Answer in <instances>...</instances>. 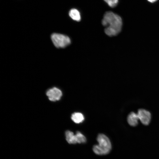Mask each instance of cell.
<instances>
[{
  "label": "cell",
  "mask_w": 159,
  "mask_h": 159,
  "mask_svg": "<svg viewBox=\"0 0 159 159\" xmlns=\"http://www.w3.org/2000/svg\"><path fill=\"white\" fill-rule=\"evenodd\" d=\"M102 23L105 27V33L110 37L115 36L119 34L122 25V20L120 16L111 11H107L104 14Z\"/></svg>",
  "instance_id": "1"
},
{
  "label": "cell",
  "mask_w": 159,
  "mask_h": 159,
  "mask_svg": "<svg viewBox=\"0 0 159 159\" xmlns=\"http://www.w3.org/2000/svg\"><path fill=\"white\" fill-rule=\"evenodd\" d=\"M98 143L94 145L92 148L94 152L98 155L108 154L112 149V145L109 138L103 134H99L97 138Z\"/></svg>",
  "instance_id": "2"
},
{
  "label": "cell",
  "mask_w": 159,
  "mask_h": 159,
  "mask_svg": "<svg viewBox=\"0 0 159 159\" xmlns=\"http://www.w3.org/2000/svg\"><path fill=\"white\" fill-rule=\"evenodd\" d=\"M52 41L57 48H64L71 43L70 38L68 36L62 34L54 33L51 36Z\"/></svg>",
  "instance_id": "3"
},
{
  "label": "cell",
  "mask_w": 159,
  "mask_h": 159,
  "mask_svg": "<svg viewBox=\"0 0 159 159\" xmlns=\"http://www.w3.org/2000/svg\"><path fill=\"white\" fill-rule=\"evenodd\" d=\"M46 95L50 100L54 102L60 99L62 96V92L59 89L54 87L47 91Z\"/></svg>",
  "instance_id": "4"
},
{
  "label": "cell",
  "mask_w": 159,
  "mask_h": 159,
  "mask_svg": "<svg viewBox=\"0 0 159 159\" xmlns=\"http://www.w3.org/2000/svg\"><path fill=\"white\" fill-rule=\"evenodd\" d=\"M137 114L139 120L145 125H148L150 122L151 115L148 110L144 109L138 110Z\"/></svg>",
  "instance_id": "5"
},
{
  "label": "cell",
  "mask_w": 159,
  "mask_h": 159,
  "mask_svg": "<svg viewBox=\"0 0 159 159\" xmlns=\"http://www.w3.org/2000/svg\"><path fill=\"white\" fill-rule=\"evenodd\" d=\"M139 118L137 114L134 112H131L127 117V121L131 126H135L138 124Z\"/></svg>",
  "instance_id": "6"
},
{
  "label": "cell",
  "mask_w": 159,
  "mask_h": 159,
  "mask_svg": "<svg viewBox=\"0 0 159 159\" xmlns=\"http://www.w3.org/2000/svg\"><path fill=\"white\" fill-rule=\"evenodd\" d=\"M66 139L70 144H76L77 143V139L76 134L72 131L67 130L65 132Z\"/></svg>",
  "instance_id": "7"
},
{
  "label": "cell",
  "mask_w": 159,
  "mask_h": 159,
  "mask_svg": "<svg viewBox=\"0 0 159 159\" xmlns=\"http://www.w3.org/2000/svg\"><path fill=\"white\" fill-rule=\"evenodd\" d=\"M69 16L73 20L79 21L81 19L80 13L77 9L72 8L71 9L69 13Z\"/></svg>",
  "instance_id": "8"
},
{
  "label": "cell",
  "mask_w": 159,
  "mask_h": 159,
  "mask_svg": "<svg viewBox=\"0 0 159 159\" xmlns=\"http://www.w3.org/2000/svg\"><path fill=\"white\" fill-rule=\"evenodd\" d=\"M71 118L74 122L78 124L82 122L84 120L85 118L81 113L75 112L72 115Z\"/></svg>",
  "instance_id": "9"
},
{
  "label": "cell",
  "mask_w": 159,
  "mask_h": 159,
  "mask_svg": "<svg viewBox=\"0 0 159 159\" xmlns=\"http://www.w3.org/2000/svg\"><path fill=\"white\" fill-rule=\"evenodd\" d=\"M76 135L77 139V143L83 144L86 142L87 139L80 132L77 131Z\"/></svg>",
  "instance_id": "10"
},
{
  "label": "cell",
  "mask_w": 159,
  "mask_h": 159,
  "mask_svg": "<svg viewBox=\"0 0 159 159\" xmlns=\"http://www.w3.org/2000/svg\"><path fill=\"white\" fill-rule=\"evenodd\" d=\"M110 7L113 8L117 4L118 0H104Z\"/></svg>",
  "instance_id": "11"
},
{
  "label": "cell",
  "mask_w": 159,
  "mask_h": 159,
  "mask_svg": "<svg viewBox=\"0 0 159 159\" xmlns=\"http://www.w3.org/2000/svg\"><path fill=\"white\" fill-rule=\"evenodd\" d=\"M147 0L150 3H152L155 2V1H157V0Z\"/></svg>",
  "instance_id": "12"
}]
</instances>
